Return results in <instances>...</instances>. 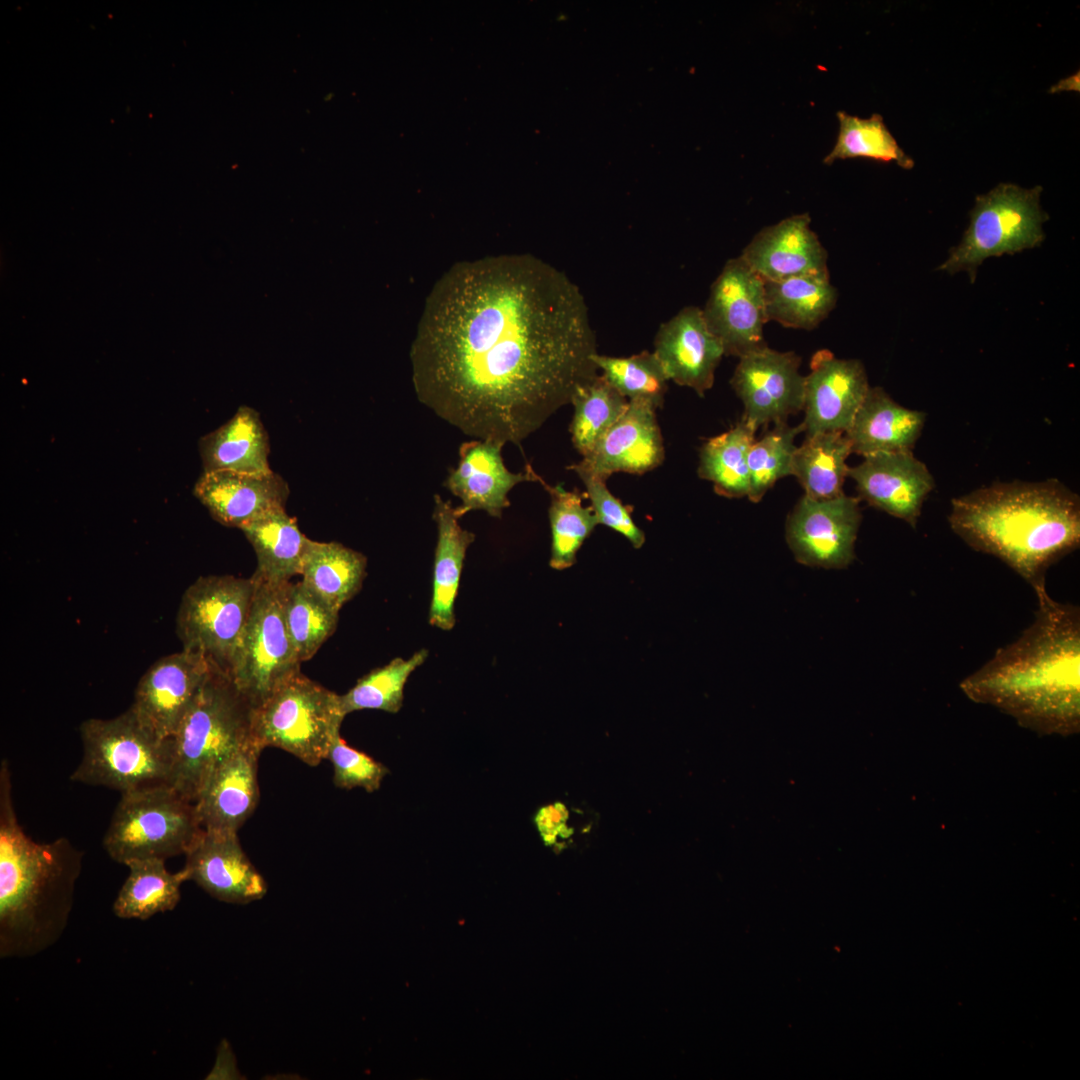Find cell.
<instances>
[{"instance_id":"6da1fadb","label":"cell","mask_w":1080,"mask_h":1080,"mask_svg":"<svg viewBox=\"0 0 1080 1080\" xmlns=\"http://www.w3.org/2000/svg\"><path fill=\"white\" fill-rule=\"evenodd\" d=\"M578 286L530 254L454 264L429 293L410 359L418 400L478 440L520 446L598 374Z\"/></svg>"},{"instance_id":"7a4b0ae2","label":"cell","mask_w":1080,"mask_h":1080,"mask_svg":"<svg viewBox=\"0 0 1080 1080\" xmlns=\"http://www.w3.org/2000/svg\"><path fill=\"white\" fill-rule=\"evenodd\" d=\"M1033 622L960 684L973 701L993 705L1043 734L1069 735L1080 724V609L1034 588Z\"/></svg>"},{"instance_id":"3957f363","label":"cell","mask_w":1080,"mask_h":1080,"mask_svg":"<svg viewBox=\"0 0 1080 1080\" xmlns=\"http://www.w3.org/2000/svg\"><path fill=\"white\" fill-rule=\"evenodd\" d=\"M953 532L997 557L1034 589L1080 545V497L1055 478L994 482L951 500Z\"/></svg>"},{"instance_id":"277c9868","label":"cell","mask_w":1080,"mask_h":1080,"mask_svg":"<svg viewBox=\"0 0 1080 1080\" xmlns=\"http://www.w3.org/2000/svg\"><path fill=\"white\" fill-rule=\"evenodd\" d=\"M83 851L67 838L32 840L13 804L11 774L0 767V957L26 958L53 946L74 902Z\"/></svg>"},{"instance_id":"5b68a950","label":"cell","mask_w":1080,"mask_h":1080,"mask_svg":"<svg viewBox=\"0 0 1080 1080\" xmlns=\"http://www.w3.org/2000/svg\"><path fill=\"white\" fill-rule=\"evenodd\" d=\"M252 715V705L229 675L213 664L172 737L169 785L195 802L213 769L232 752L254 743Z\"/></svg>"},{"instance_id":"8992f818","label":"cell","mask_w":1080,"mask_h":1080,"mask_svg":"<svg viewBox=\"0 0 1080 1080\" xmlns=\"http://www.w3.org/2000/svg\"><path fill=\"white\" fill-rule=\"evenodd\" d=\"M79 730L82 758L70 780L121 793L169 785L172 738L155 737L130 709L111 719H87Z\"/></svg>"},{"instance_id":"52a82bcc","label":"cell","mask_w":1080,"mask_h":1080,"mask_svg":"<svg viewBox=\"0 0 1080 1080\" xmlns=\"http://www.w3.org/2000/svg\"><path fill=\"white\" fill-rule=\"evenodd\" d=\"M202 831L194 802L162 784L121 793L103 846L111 859L124 865L166 860L186 854Z\"/></svg>"},{"instance_id":"ba28073f","label":"cell","mask_w":1080,"mask_h":1080,"mask_svg":"<svg viewBox=\"0 0 1080 1080\" xmlns=\"http://www.w3.org/2000/svg\"><path fill=\"white\" fill-rule=\"evenodd\" d=\"M344 718L339 694L300 671L253 708V741L261 750L280 748L317 766L327 759Z\"/></svg>"},{"instance_id":"9c48e42d","label":"cell","mask_w":1080,"mask_h":1080,"mask_svg":"<svg viewBox=\"0 0 1080 1080\" xmlns=\"http://www.w3.org/2000/svg\"><path fill=\"white\" fill-rule=\"evenodd\" d=\"M1042 188L1025 189L1002 183L976 198L971 221L960 244L953 248L940 270L968 271L975 277L986 259L1014 254L1038 246L1044 239L1047 219L1039 205Z\"/></svg>"},{"instance_id":"30bf717a","label":"cell","mask_w":1080,"mask_h":1080,"mask_svg":"<svg viewBox=\"0 0 1080 1080\" xmlns=\"http://www.w3.org/2000/svg\"><path fill=\"white\" fill-rule=\"evenodd\" d=\"M252 576L256 580L254 601L227 674L255 708L285 680L300 672L301 662L284 616L287 582L269 583Z\"/></svg>"},{"instance_id":"8fae6325","label":"cell","mask_w":1080,"mask_h":1080,"mask_svg":"<svg viewBox=\"0 0 1080 1080\" xmlns=\"http://www.w3.org/2000/svg\"><path fill=\"white\" fill-rule=\"evenodd\" d=\"M255 591L253 576L199 577L183 593L177 613L176 632L183 649L202 653L227 673Z\"/></svg>"},{"instance_id":"7c38bea8","label":"cell","mask_w":1080,"mask_h":1080,"mask_svg":"<svg viewBox=\"0 0 1080 1080\" xmlns=\"http://www.w3.org/2000/svg\"><path fill=\"white\" fill-rule=\"evenodd\" d=\"M702 313L725 355L741 358L767 347L764 280L741 256L725 263Z\"/></svg>"},{"instance_id":"4fadbf2b","label":"cell","mask_w":1080,"mask_h":1080,"mask_svg":"<svg viewBox=\"0 0 1080 1080\" xmlns=\"http://www.w3.org/2000/svg\"><path fill=\"white\" fill-rule=\"evenodd\" d=\"M862 521L860 499L845 493L830 499L802 496L788 515L786 541L795 559L806 566L848 567Z\"/></svg>"},{"instance_id":"5bb4252c","label":"cell","mask_w":1080,"mask_h":1080,"mask_svg":"<svg viewBox=\"0 0 1080 1080\" xmlns=\"http://www.w3.org/2000/svg\"><path fill=\"white\" fill-rule=\"evenodd\" d=\"M801 358L793 351L768 346L739 358L730 384L741 399V417L755 431L769 423L787 422L803 410L804 377Z\"/></svg>"},{"instance_id":"9a60e30c","label":"cell","mask_w":1080,"mask_h":1080,"mask_svg":"<svg viewBox=\"0 0 1080 1080\" xmlns=\"http://www.w3.org/2000/svg\"><path fill=\"white\" fill-rule=\"evenodd\" d=\"M212 667L202 653L185 649L160 658L139 680L129 709L155 737L172 738Z\"/></svg>"},{"instance_id":"2e32d148","label":"cell","mask_w":1080,"mask_h":1080,"mask_svg":"<svg viewBox=\"0 0 1080 1080\" xmlns=\"http://www.w3.org/2000/svg\"><path fill=\"white\" fill-rule=\"evenodd\" d=\"M869 388L861 361L837 358L828 349L816 351L804 377L802 425L806 436L845 433Z\"/></svg>"},{"instance_id":"e0dca14e","label":"cell","mask_w":1080,"mask_h":1080,"mask_svg":"<svg viewBox=\"0 0 1080 1080\" xmlns=\"http://www.w3.org/2000/svg\"><path fill=\"white\" fill-rule=\"evenodd\" d=\"M860 500L915 528L922 506L935 487L926 464L912 451L879 452L849 467Z\"/></svg>"},{"instance_id":"ac0fdd59","label":"cell","mask_w":1080,"mask_h":1080,"mask_svg":"<svg viewBox=\"0 0 1080 1080\" xmlns=\"http://www.w3.org/2000/svg\"><path fill=\"white\" fill-rule=\"evenodd\" d=\"M657 407L644 399L629 400L625 412L579 463L570 465L604 480L616 472L643 474L664 460Z\"/></svg>"},{"instance_id":"d6986e66","label":"cell","mask_w":1080,"mask_h":1080,"mask_svg":"<svg viewBox=\"0 0 1080 1080\" xmlns=\"http://www.w3.org/2000/svg\"><path fill=\"white\" fill-rule=\"evenodd\" d=\"M504 444L489 440H472L461 444L459 463L449 470L446 488L461 501L454 508L458 519L468 512L483 510L492 517L500 518L510 506L508 493L525 481H538L530 465L523 472L509 471L503 461Z\"/></svg>"},{"instance_id":"ffe728a7","label":"cell","mask_w":1080,"mask_h":1080,"mask_svg":"<svg viewBox=\"0 0 1080 1080\" xmlns=\"http://www.w3.org/2000/svg\"><path fill=\"white\" fill-rule=\"evenodd\" d=\"M185 856L188 880L219 901L246 904L267 892V884L243 851L237 832L203 829Z\"/></svg>"},{"instance_id":"44dd1931","label":"cell","mask_w":1080,"mask_h":1080,"mask_svg":"<svg viewBox=\"0 0 1080 1080\" xmlns=\"http://www.w3.org/2000/svg\"><path fill=\"white\" fill-rule=\"evenodd\" d=\"M654 354L669 380L703 397L712 388L724 354L709 330L702 309L688 306L663 323L656 333Z\"/></svg>"},{"instance_id":"7402d4cb","label":"cell","mask_w":1080,"mask_h":1080,"mask_svg":"<svg viewBox=\"0 0 1080 1080\" xmlns=\"http://www.w3.org/2000/svg\"><path fill=\"white\" fill-rule=\"evenodd\" d=\"M254 743L224 758L211 772L194 804L204 830L238 832L259 801L258 759Z\"/></svg>"},{"instance_id":"603a6c76","label":"cell","mask_w":1080,"mask_h":1080,"mask_svg":"<svg viewBox=\"0 0 1080 1080\" xmlns=\"http://www.w3.org/2000/svg\"><path fill=\"white\" fill-rule=\"evenodd\" d=\"M194 495L220 524L241 529L257 517L285 508L287 482L273 471L262 474L229 470L203 472Z\"/></svg>"},{"instance_id":"cb8c5ba5","label":"cell","mask_w":1080,"mask_h":1080,"mask_svg":"<svg viewBox=\"0 0 1080 1080\" xmlns=\"http://www.w3.org/2000/svg\"><path fill=\"white\" fill-rule=\"evenodd\" d=\"M809 214L792 215L760 230L740 255L763 280L829 273L827 251Z\"/></svg>"},{"instance_id":"d4e9b609","label":"cell","mask_w":1080,"mask_h":1080,"mask_svg":"<svg viewBox=\"0 0 1080 1080\" xmlns=\"http://www.w3.org/2000/svg\"><path fill=\"white\" fill-rule=\"evenodd\" d=\"M925 421L926 413L896 403L881 387H870L845 435L851 452L863 457L912 451Z\"/></svg>"},{"instance_id":"484cf974","label":"cell","mask_w":1080,"mask_h":1080,"mask_svg":"<svg viewBox=\"0 0 1080 1080\" xmlns=\"http://www.w3.org/2000/svg\"><path fill=\"white\" fill-rule=\"evenodd\" d=\"M204 472L229 470L262 474L271 472L268 433L259 413L241 406L233 417L198 443Z\"/></svg>"},{"instance_id":"4316f807","label":"cell","mask_w":1080,"mask_h":1080,"mask_svg":"<svg viewBox=\"0 0 1080 1080\" xmlns=\"http://www.w3.org/2000/svg\"><path fill=\"white\" fill-rule=\"evenodd\" d=\"M433 519L437 524L438 535L429 623L448 631L456 623L454 604L465 555L475 540V534L460 526L451 501L444 500L438 494L434 496Z\"/></svg>"},{"instance_id":"83f0119b","label":"cell","mask_w":1080,"mask_h":1080,"mask_svg":"<svg viewBox=\"0 0 1080 1080\" xmlns=\"http://www.w3.org/2000/svg\"><path fill=\"white\" fill-rule=\"evenodd\" d=\"M240 530L257 557L253 575L269 583H286L301 575L307 538L285 508L271 510Z\"/></svg>"},{"instance_id":"f1b7e54d","label":"cell","mask_w":1080,"mask_h":1080,"mask_svg":"<svg viewBox=\"0 0 1080 1080\" xmlns=\"http://www.w3.org/2000/svg\"><path fill=\"white\" fill-rule=\"evenodd\" d=\"M364 554L338 542L309 539L302 564V583L324 603L340 611L360 591L366 577Z\"/></svg>"},{"instance_id":"f546056e","label":"cell","mask_w":1080,"mask_h":1080,"mask_svg":"<svg viewBox=\"0 0 1080 1080\" xmlns=\"http://www.w3.org/2000/svg\"><path fill=\"white\" fill-rule=\"evenodd\" d=\"M768 321L812 330L834 309L838 293L829 273L803 274L780 280H764Z\"/></svg>"},{"instance_id":"4dcf8cb0","label":"cell","mask_w":1080,"mask_h":1080,"mask_svg":"<svg viewBox=\"0 0 1080 1080\" xmlns=\"http://www.w3.org/2000/svg\"><path fill=\"white\" fill-rule=\"evenodd\" d=\"M129 875L113 903L121 919L147 920L173 910L181 897V885L188 881L186 870L171 873L163 859L135 860L126 865Z\"/></svg>"},{"instance_id":"1f68e13d","label":"cell","mask_w":1080,"mask_h":1080,"mask_svg":"<svg viewBox=\"0 0 1080 1080\" xmlns=\"http://www.w3.org/2000/svg\"><path fill=\"white\" fill-rule=\"evenodd\" d=\"M851 445L842 432H823L806 436L797 447L791 475H794L805 494L814 499H830L844 494L843 485L848 477V456Z\"/></svg>"},{"instance_id":"d6a6232c","label":"cell","mask_w":1080,"mask_h":1080,"mask_svg":"<svg viewBox=\"0 0 1080 1080\" xmlns=\"http://www.w3.org/2000/svg\"><path fill=\"white\" fill-rule=\"evenodd\" d=\"M756 431L744 420L730 430L710 438L700 449L698 476L713 483L714 490L727 498L747 497L749 490L748 452Z\"/></svg>"},{"instance_id":"836d02e7","label":"cell","mask_w":1080,"mask_h":1080,"mask_svg":"<svg viewBox=\"0 0 1080 1080\" xmlns=\"http://www.w3.org/2000/svg\"><path fill=\"white\" fill-rule=\"evenodd\" d=\"M574 415L570 425L575 449L587 456L605 432L620 418L629 400L602 375L580 385L571 403Z\"/></svg>"},{"instance_id":"e575fe53","label":"cell","mask_w":1080,"mask_h":1080,"mask_svg":"<svg viewBox=\"0 0 1080 1080\" xmlns=\"http://www.w3.org/2000/svg\"><path fill=\"white\" fill-rule=\"evenodd\" d=\"M538 482L544 486L551 499L549 565L555 570H564L575 564L580 547L598 522L592 508L582 505L578 490L567 491L559 484L550 486L541 477Z\"/></svg>"},{"instance_id":"d590c367","label":"cell","mask_w":1080,"mask_h":1080,"mask_svg":"<svg viewBox=\"0 0 1080 1080\" xmlns=\"http://www.w3.org/2000/svg\"><path fill=\"white\" fill-rule=\"evenodd\" d=\"M284 616L298 659L303 663L311 659L334 634L339 611L324 603L302 581L287 582Z\"/></svg>"},{"instance_id":"8d00e7d4","label":"cell","mask_w":1080,"mask_h":1080,"mask_svg":"<svg viewBox=\"0 0 1080 1080\" xmlns=\"http://www.w3.org/2000/svg\"><path fill=\"white\" fill-rule=\"evenodd\" d=\"M428 657L427 649H420L410 658H394L385 666L376 668L363 677L345 694L339 695L344 716L363 709L397 713L403 704L405 684Z\"/></svg>"},{"instance_id":"74e56055","label":"cell","mask_w":1080,"mask_h":1080,"mask_svg":"<svg viewBox=\"0 0 1080 1080\" xmlns=\"http://www.w3.org/2000/svg\"><path fill=\"white\" fill-rule=\"evenodd\" d=\"M837 118L840 124L837 142L824 158L825 164L837 159L869 158L895 161L904 169L914 166V161L900 148L881 115L873 114L868 119H862L839 111Z\"/></svg>"},{"instance_id":"f35d334b","label":"cell","mask_w":1080,"mask_h":1080,"mask_svg":"<svg viewBox=\"0 0 1080 1080\" xmlns=\"http://www.w3.org/2000/svg\"><path fill=\"white\" fill-rule=\"evenodd\" d=\"M801 432L802 423L794 427L780 422L753 442L747 458L750 501L759 502L779 479L791 475L795 438Z\"/></svg>"},{"instance_id":"ab89813d","label":"cell","mask_w":1080,"mask_h":1080,"mask_svg":"<svg viewBox=\"0 0 1080 1080\" xmlns=\"http://www.w3.org/2000/svg\"><path fill=\"white\" fill-rule=\"evenodd\" d=\"M594 363L602 376L624 397L644 399L661 407L669 381L654 352L643 351L629 357L595 354Z\"/></svg>"},{"instance_id":"60d3db41","label":"cell","mask_w":1080,"mask_h":1080,"mask_svg":"<svg viewBox=\"0 0 1080 1080\" xmlns=\"http://www.w3.org/2000/svg\"><path fill=\"white\" fill-rule=\"evenodd\" d=\"M327 759L333 766V783L342 789L363 788L374 792L389 773L384 764L348 745L340 733L332 740Z\"/></svg>"},{"instance_id":"b9f144b4","label":"cell","mask_w":1080,"mask_h":1080,"mask_svg":"<svg viewBox=\"0 0 1080 1080\" xmlns=\"http://www.w3.org/2000/svg\"><path fill=\"white\" fill-rule=\"evenodd\" d=\"M585 485L591 508L598 524L605 525L624 536L635 549L645 543V534L639 528L630 510L607 488L606 480L584 470L569 466Z\"/></svg>"}]
</instances>
